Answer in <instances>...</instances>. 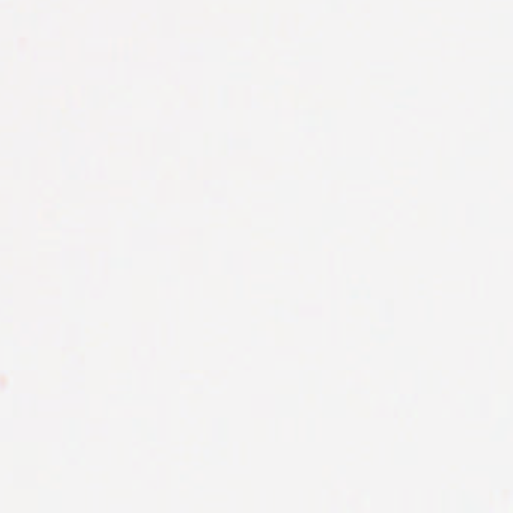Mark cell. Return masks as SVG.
Masks as SVG:
<instances>
[]
</instances>
